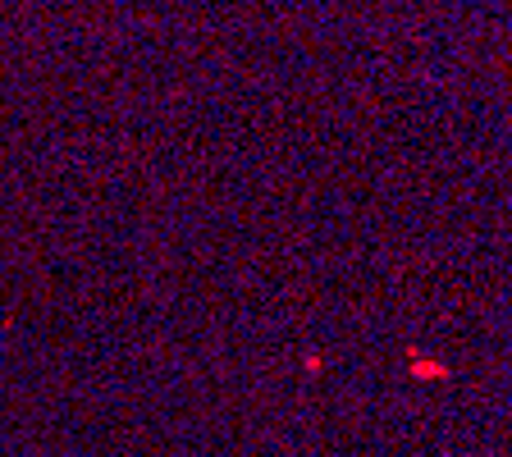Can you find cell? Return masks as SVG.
Segmentation results:
<instances>
[{
	"label": "cell",
	"mask_w": 512,
	"mask_h": 457,
	"mask_svg": "<svg viewBox=\"0 0 512 457\" xmlns=\"http://www.w3.org/2000/svg\"><path fill=\"white\" fill-rule=\"evenodd\" d=\"M412 371H416V375H444V366H426V362H416Z\"/></svg>",
	"instance_id": "obj_1"
}]
</instances>
